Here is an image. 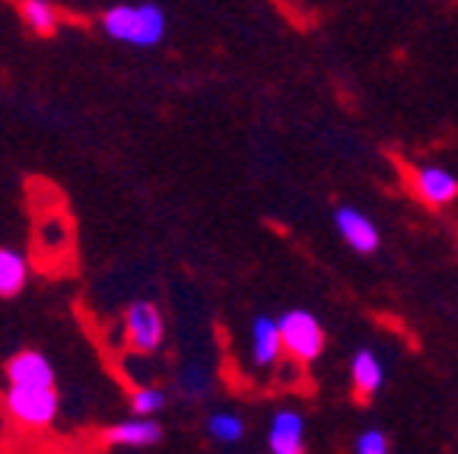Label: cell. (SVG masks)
Listing matches in <instances>:
<instances>
[{
	"mask_svg": "<svg viewBox=\"0 0 458 454\" xmlns=\"http://www.w3.org/2000/svg\"><path fill=\"white\" fill-rule=\"evenodd\" d=\"M10 384H38V388H55V369L36 349H22L7 362Z\"/></svg>",
	"mask_w": 458,
	"mask_h": 454,
	"instance_id": "8fae6325",
	"label": "cell"
},
{
	"mask_svg": "<svg viewBox=\"0 0 458 454\" xmlns=\"http://www.w3.org/2000/svg\"><path fill=\"white\" fill-rule=\"evenodd\" d=\"M335 229L344 239V245L353 248L357 255H376L379 245H382L379 226H376L363 210H357V206H337L335 210Z\"/></svg>",
	"mask_w": 458,
	"mask_h": 454,
	"instance_id": "5b68a950",
	"label": "cell"
},
{
	"mask_svg": "<svg viewBox=\"0 0 458 454\" xmlns=\"http://www.w3.org/2000/svg\"><path fill=\"white\" fill-rule=\"evenodd\" d=\"M29 280V264L20 251L0 248V298H13Z\"/></svg>",
	"mask_w": 458,
	"mask_h": 454,
	"instance_id": "7c38bea8",
	"label": "cell"
},
{
	"mask_svg": "<svg viewBox=\"0 0 458 454\" xmlns=\"http://www.w3.org/2000/svg\"><path fill=\"white\" fill-rule=\"evenodd\" d=\"M411 188L427 206H449L452 200H458V175L443 165H420L411 175Z\"/></svg>",
	"mask_w": 458,
	"mask_h": 454,
	"instance_id": "8992f818",
	"label": "cell"
},
{
	"mask_svg": "<svg viewBox=\"0 0 458 454\" xmlns=\"http://www.w3.org/2000/svg\"><path fill=\"white\" fill-rule=\"evenodd\" d=\"M182 388L198 398V394H204V391H208V375H204L200 369H188L185 375H182Z\"/></svg>",
	"mask_w": 458,
	"mask_h": 454,
	"instance_id": "e0dca14e",
	"label": "cell"
},
{
	"mask_svg": "<svg viewBox=\"0 0 458 454\" xmlns=\"http://www.w3.org/2000/svg\"><path fill=\"white\" fill-rule=\"evenodd\" d=\"M271 454H306V419L296 410H277L267 433Z\"/></svg>",
	"mask_w": 458,
	"mask_h": 454,
	"instance_id": "ba28073f",
	"label": "cell"
},
{
	"mask_svg": "<svg viewBox=\"0 0 458 454\" xmlns=\"http://www.w3.org/2000/svg\"><path fill=\"white\" fill-rule=\"evenodd\" d=\"M284 353V337H280V324L271 315H258L251 321V359L261 369H271L274 362Z\"/></svg>",
	"mask_w": 458,
	"mask_h": 454,
	"instance_id": "30bf717a",
	"label": "cell"
},
{
	"mask_svg": "<svg viewBox=\"0 0 458 454\" xmlns=\"http://www.w3.org/2000/svg\"><path fill=\"white\" fill-rule=\"evenodd\" d=\"M208 435L214 441H220V445H236L245 435V419L239 416V413L220 410L208 419Z\"/></svg>",
	"mask_w": 458,
	"mask_h": 454,
	"instance_id": "5bb4252c",
	"label": "cell"
},
{
	"mask_svg": "<svg viewBox=\"0 0 458 454\" xmlns=\"http://www.w3.org/2000/svg\"><path fill=\"white\" fill-rule=\"evenodd\" d=\"M131 410H134V416H157L159 410H165V394L153 384L131 391Z\"/></svg>",
	"mask_w": 458,
	"mask_h": 454,
	"instance_id": "9a60e30c",
	"label": "cell"
},
{
	"mask_svg": "<svg viewBox=\"0 0 458 454\" xmlns=\"http://www.w3.org/2000/svg\"><path fill=\"white\" fill-rule=\"evenodd\" d=\"M20 16L36 36H55L57 32V10L51 7L48 0H22Z\"/></svg>",
	"mask_w": 458,
	"mask_h": 454,
	"instance_id": "4fadbf2b",
	"label": "cell"
},
{
	"mask_svg": "<svg viewBox=\"0 0 458 454\" xmlns=\"http://www.w3.org/2000/svg\"><path fill=\"white\" fill-rule=\"evenodd\" d=\"M165 10L153 0L140 4H114L102 13V32L114 42L134 48H157L165 38Z\"/></svg>",
	"mask_w": 458,
	"mask_h": 454,
	"instance_id": "6da1fadb",
	"label": "cell"
},
{
	"mask_svg": "<svg viewBox=\"0 0 458 454\" xmlns=\"http://www.w3.org/2000/svg\"><path fill=\"white\" fill-rule=\"evenodd\" d=\"M163 439V426L153 416H131L124 423H114L106 433L108 445L118 448H150Z\"/></svg>",
	"mask_w": 458,
	"mask_h": 454,
	"instance_id": "9c48e42d",
	"label": "cell"
},
{
	"mask_svg": "<svg viewBox=\"0 0 458 454\" xmlns=\"http://www.w3.org/2000/svg\"><path fill=\"white\" fill-rule=\"evenodd\" d=\"M280 337H284V353L300 366H309L325 353V327L309 308H290L277 318Z\"/></svg>",
	"mask_w": 458,
	"mask_h": 454,
	"instance_id": "7a4b0ae2",
	"label": "cell"
},
{
	"mask_svg": "<svg viewBox=\"0 0 458 454\" xmlns=\"http://www.w3.org/2000/svg\"><path fill=\"white\" fill-rule=\"evenodd\" d=\"M353 454H392L388 435L382 429H366L357 439V445H353Z\"/></svg>",
	"mask_w": 458,
	"mask_h": 454,
	"instance_id": "2e32d148",
	"label": "cell"
},
{
	"mask_svg": "<svg viewBox=\"0 0 458 454\" xmlns=\"http://www.w3.org/2000/svg\"><path fill=\"white\" fill-rule=\"evenodd\" d=\"M124 334H128L131 349H137V353H157L165 337L159 308L153 302H134L128 308V315H124Z\"/></svg>",
	"mask_w": 458,
	"mask_h": 454,
	"instance_id": "277c9868",
	"label": "cell"
},
{
	"mask_svg": "<svg viewBox=\"0 0 458 454\" xmlns=\"http://www.w3.org/2000/svg\"><path fill=\"white\" fill-rule=\"evenodd\" d=\"M57 391L55 388H38V384H10L7 391V410L13 419L26 423L32 429H42L55 423L57 416Z\"/></svg>",
	"mask_w": 458,
	"mask_h": 454,
	"instance_id": "3957f363",
	"label": "cell"
},
{
	"mask_svg": "<svg viewBox=\"0 0 458 454\" xmlns=\"http://www.w3.org/2000/svg\"><path fill=\"white\" fill-rule=\"evenodd\" d=\"M351 384H353V398L363 400V404L382 391V384H386V362H382V356L376 349L360 347L351 356Z\"/></svg>",
	"mask_w": 458,
	"mask_h": 454,
	"instance_id": "52a82bcc",
	"label": "cell"
}]
</instances>
